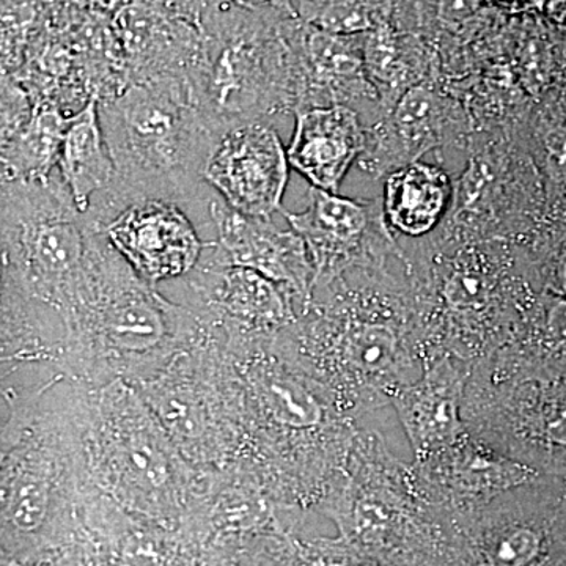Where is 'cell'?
<instances>
[{"mask_svg":"<svg viewBox=\"0 0 566 566\" xmlns=\"http://www.w3.org/2000/svg\"><path fill=\"white\" fill-rule=\"evenodd\" d=\"M441 99L424 87H411L386 117L367 129V145L359 164L370 174H392L417 163L438 147L442 126Z\"/></svg>","mask_w":566,"mask_h":566,"instance_id":"7c38bea8","label":"cell"},{"mask_svg":"<svg viewBox=\"0 0 566 566\" xmlns=\"http://www.w3.org/2000/svg\"><path fill=\"white\" fill-rule=\"evenodd\" d=\"M223 566H273L266 558L259 556V554H249L245 551L232 554L223 560Z\"/></svg>","mask_w":566,"mask_h":566,"instance_id":"7402d4cb","label":"cell"},{"mask_svg":"<svg viewBox=\"0 0 566 566\" xmlns=\"http://www.w3.org/2000/svg\"><path fill=\"white\" fill-rule=\"evenodd\" d=\"M289 166L277 132L255 122L223 134L203 178L232 210L271 219L282 212Z\"/></svg>","mask_w":566,"mask_h":566,"instance_id":"ba28073f","label":"cell"},{"mask_svg":"<svg viewBox=\"0 0 566 566\" xmlns=\"http://www.w3.org/2000/svg\"><path fill=\"white\" fill-rule=\"evenodd\" d=\"M286 3H200L192 98L216 133L296 112V73L283 31Z\"/></svg>","mask_w":566,"mask_h":566,"instance_id":"3957f363","label":"cell"},{"mask_svg":"<svg viewBox=\"0 0 566 566\" xmlns=\"http://www.w3.org/2000/svg\"><path fill=\"white\" fill-rule=\"evenodd\" d=\"M69 122L59 107L36 104L31 123L2 140V181L50 178L59 169Z\"/></svg>","mask_w":566,"mask_h":566,"instance_id":"2e32d148","label":"cell"},{"mask_svg":"<svg viewBox=\"0 0 566 566\" xmlns=\"http://www.w3.org/2000/svg\"><path fill=\"white\" fill-rule=\"evenodd\" d=\"M282 214L311 255L314 292L349 271L376 270L389 256L401 255L382 199H348L312 186L304 211Z\"/></svg>","mask_w":566,"mask_h":566,"instance_id":"52a82bcc","label":"cell"},{"mask_svg":"<svg viewBox=\"0 0 566 566\" xmlns=\"http://www.w3.org/2000/svg\"><path fill=\"white\" fill-rule=\"evenodd\" d=\"M461 389L460 371L444 360L395 398L398 416L417 457L428 458L455 446L461 433Z\"/></svg>","mask_w":566,"mask_h":566,"instance_id":"4fadbf2b","label":"cell"},{"mask_svg":"<svg viewBox=\"0 0 566 566\" xmlns=\"http://www.w3.org/2000/svg\"><path fill=\"white\" fill-rule=\"evenodd\" d=\"M486 286L483 279L474 271H457L447 282L446 293L449 301L458 307H474L482 303Z\"/></svg>","mask_w":566,"mask_h":566,"instance_id":"44dd1931","label":"cell"},{"mask_svg":"<svg viewBox=\"0 0 566 566\" xmlns=\"http://www.w3.org/2000/svg\"><path fill=\"white\" fill-rule=\"evenodd\" d=\"M453 474L461 485L474 488L479 493L526 483L534 472L520 464L505 463L483 455L475 449L457 457Z\"/></svg>","mask_w":566,"mask_h":566,"instance_id":"ac0fdd59","label":"cell"},{"mask_svg":"<svg viewBox=\"0 0 566 566\" xmlns=\"http://www.w3.org/2000/svg\"><path fill=\"white\" fill-rule=\"evenodd\" d=\"M81 446L85 468L123 504L153 516L185 505L186 463L128 382L115 379L85 395Z\"/></svg>","mask_w":566,"mask_h":566,"instance_id":"277c9868","label":"cell"},{"mask_svg":"<svg viewBox=\"0 0 566 566\" xmlns=\"http://www.w3.org/2000/svg\"><path fill=\"white\" fill-rule=\"evenodd\" d=\"M59 169L81 214H87L96 193H103L114 182L115 166L104 139L96 99L70 117Z\"/></svg>","mask_w":566,"mask_h":566,"instance_id":"9a60e30c","label":"cell"},{"mask_svg":"<svg viewBox=\"0 0 566 566\" xmlns=\"http://www.w3.org/2000/svg\"><path fill=\"white\" fill-rule=\"evenodd\" d=\"M542 331L546 344L556 352L566 353V297L551 294L542 308Z\"/></svg>","mask_w":566,"mask_h":566,"instance_id":"ffe728a7","label":"cell"},{"mask_svg":"<svg viewBox=\"0 0 566 566\" xmlns=\"http://www.w3.org/2000/svg\"><path fill=\"white\" fill-rule=\"evenodd\" d=\"M367 145L360 115L348 106L296 112L286 158L296 172L322 191L338 193L342 181Z\"/></svg>","mask_w":566,"mask_h":566,"instance_id":"8fae6325","label":"cell"},{"mask_svg":"<svg viewBox=\"0 0 566 566\" xmlns=\"http://www.w3.org/2000/svg\"><path fill=\"white\" fill-rule=\"evenodd\" d=\"M114 182L93 199L88 218L99 227L142 200H164L210 216L211 186L203 174L222 136L211 128L185 77H155L126 85L98 103Z\"/></svg>","mask_w":566,"mask_h":566,"instance_id":"7a4b0ae2","label":"cell"},{"mask_svg":"<svg viewBox=\"0 0 566 566\" xmlns=\"http://www.w3.org/2000/svg\"><path fill=\"white\" fill-rule=\"evenodd\" d=\"M210 219L218 240L210 241L207 252L214 262L255 271L307 307L314 296L315 271L300 234L277 229L271 219L241 214L222 199L211 203Z\"/></svg>","mask_w":566,"mask_h":566,"instance_id":"30bf717a","label":"cell"},{"mask_svg":"<svg viewBox=\"0 0 566 566\" xmlns=\"http://www.w3.org/2000/svg\"><path fill=\"white\" fill-rule=\"evenodd\" d=\"M290 7L305 24L331 35H367L385 24V3L290 2Z\"/></svg>","mask_w":566,"mask_h":566,"instance_id":"e0dca14e","label":"cell"},{"mask_svg":"<svg viewBox=\"0 0 566 566\" xmlns=\"http://www.w3.org/2000/svg\"><path fill=\"white\" fill-rule=\"evenodd\" d=\"M542 528L515 526L490 539L483 549L488 566H531L545 551Z\"/></svg>","mask_w":566,"mask_h":566,"instance_id":"d6986e66","label":"cell"},{"mask_svg":"<svg viewBox=\"0 0 566 566\" xmlns=\"http://www.w3.org/2000/svg\"><path fill=\"white\" fill-rule=\"evenodd\" d=\"M2 286L59 314L84 271L92 222L61 169L46 180L2 181Z\"/></svg>","mask_w":566,"mask_h":566,"instance_id":"5b68a950","label":"cell"},{"mask_svg":"<svg viewBox=\"0 0 566 566\" xmlns=\"http://www.w3.org/2000/svg\"><path fill=\"white\" fill-rule=\"evenodd\" d=\"M182 281L186 297L180 304L202 315L234 354L273 344L297 322L289 290L255 271L223 266L207 251Z\"/></svg>","mask_w":566,"mask_h":566,"instance_id":"8992f818","label":"cell"},{"mask_svg":"<svg viewBox=\"0 0 566 566\" xmlns=\"http://www.w3.org/2000/svg\"><path fill=\"white\" fill-rule=\"evenodd\" d=\"M59 318L62 374L93 386L145 381L208 329L193 308L142 281L95 222L84 271Z\"/></svg>","mask_w":566,"mask_h":566,"instance_id":"6da1fadb","label":"cell"},{"mask_svg":"<svg viewBox=\"0 0 566 566\" xmlns=\"http://www.w3.org/2000/svg\"><path fill=\"white\" fill-rule=\"evenodd\" d=\"M103 230L134 273L155 289L196 270L210 245L200 240L188 212L164 200L129 205Z\"/></svg>","mask_w":566,"mask_h":566,"instance_id":"9c48e42d","label":"cell"},{"mask_svg":"<svg viewBox=\"0 0 566 566\" xmlns=\"http://www.w3.org/2000/svg\"><path fill=\"white\" fill-rule=\"evenodd\" d=\"M450 197L452 181L446 170L420 161L401 167L387 175L382 197L387 226L406 237L433 232Z\"/></svg>","mask_w":566,"mask_h":566,"instance_id":"5bb4252c","label":"cell"}]
</instances>
